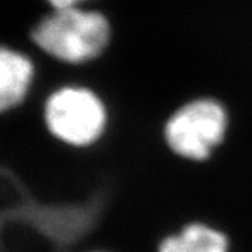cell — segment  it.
<instances>
[{"label": "cell", "mask_w": 252, "mask_h": 252, "mask_svg": "<svg viewBox=\"0 0 252 252\" xmlns=\"http://www.w3.org/2000/svg\"><path fill=\"white\" fill-rule=\"evenodd\" d=\"M225 122V112L220 104L212 99H198L172 115L165 127V137L175 153L200 160L220 143Z\"/></svg>", "instance_id": "3"}, {"label": "cell", "mask_w": 252, "mask_h": 252, "mask_svg": "<svg viewBox=\"0 0 252 252\" xmlns=\"http://www.w3.org/2000/svg\"><path fill=\"white\" fill-rule=\"evenodd\" d=\"M32 44L42 52L66 63H83L98 56L109 39L105 17L77 7L46 14L30 31Z\"/></svg>", "instance_id": "1"}, {"label": "cell", "mask_w": 252, "mask_h": 252, "mask_svg": "<svg viewBox=\"0 0 252 252\" xmlns=\"http://www.w3.org/2000/svg\"><path fill=\"white\" fill-rule=\"evenodd\" d=\"M46 3L54 10L58 9H69V7H76L83 0H45Z\"/></svg>", "instance_id": "6"}, {"label": "cell", "mask_w": 252, "mask_h": 252, "mask_svg": "<svg viewBox=\"0 0 252 252\" xmlns=\"http://www.w3.org/2000/svg\"><path fill=\"white\" fill-rule=\"evenodd\" d=\"M227 243L220 233L206 225L187 227L180 235L165 240L161 252H225Z\"/></svg>", "instance_id": "5"}, {"label": "cell", "mask_w": 252, "mask_h": 252, "mask_svg": "<svg viewBox=\"0 0 252 252\" xmlns=\"http://www.w3.org/2000/svg\"><path fill=\"white\" fill-rule=\"evenodd\" d=\"M45 124L51 133L64 143L84 146L93 143L105 126V108L91 91L63 87L45 102Z\"/></svg>", "instance_id": "2"}, {"label": "cell", "mask_w": 252, "mask_h": 252, "mask_svg": "<svg viewBox=\"0 0 252 252\" xmlns=\"http://www.w3.org/2000/svg\"><path fill=\"white\" fill-rule=\"evenodd\" d=\"M34 76L35 67L28 55L14 48L0 46V115L24 102Z\"/></svg>", "instance_id": "4"}]
</instances>
